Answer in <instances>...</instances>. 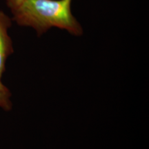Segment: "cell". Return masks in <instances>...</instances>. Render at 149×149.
Returning <instances> with one entry per match:
<instances>
[{"label":"cell","instance_id":"1","mask_svg":"<svg viewBox=\"0 0 149 149\" xmlns=\"http://www.w3.org/2000/svg\"><path fill=\"white\" fill-rule=\"evenodd\" d=\"M71 3L72 0H24L12 10L13 20L19 26L32 27L38 36L53 27L81 36L83 29L72 15Z\"/></svg>","mask_w":149,"mask_h":149},{"label":"cell","instance_id":"2","mask_svg":"<svg viewBox=\"0 0 149 149\" xmlns=\"http://www.w3.org/2000/svg\"><path fill=\"white\" fill-rule=\"evenodd\" d=\"M11 24L10 19L0 11V80L6 70L7 59L14 51L12 40L8 34Z\"/></svg>","mask_w":149,"mask_h":149},{"label":"cell","instance_id":"4","mask_svg":"<svg viewBox=\"0 0 149 149\" xmlns=\"http://www.w3.org/2000/svg\"><path fill=\"white\" fill-rule=\"evenodd\" d=\"M24 1V0H6V3L11 10H13L18 8Z\"/></svg>","mask_w":149,"mask_h":149},{"label":"cell","instance_id":"3","mask_svg":"<svg viewBox=\"0 0 149 149\" xmlns=\"http://www.w3.org/2000/svg\"><path fill=\"white\" fill-rule=\"evenodd\" d=\"M11 93L0 80V108L5 111H9L12 109V102L10 101Z\"/></svg>","mask_w":149,"mask_h":149}]
</instances>
